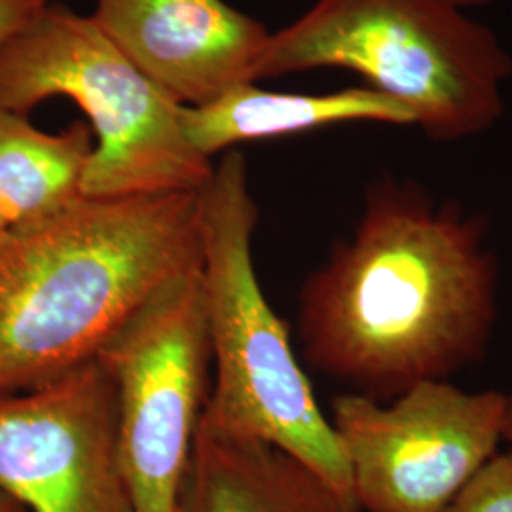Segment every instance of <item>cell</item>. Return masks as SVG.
Returning <instances> with one entry per match:
<instances>
[{"label": "cell", "instance_id": "obj_1", "mask_svg": "<svg viewBox=\"0 0 512 512\" xmlns=\"http://www.w3.org/2000/svg\"><path fill=\"white\" fill-rule=\"evenodd\" d=\"M497 293L480 217L418 184L382 181L366 192L353 234L300 287L296 334L313 370L391 401L482 359Z\"/></svg>", "mask_w": 512, "mask_h": 512}, {"label": "cell", "instance_id": "obj_2", "mask_svg": "<svg viewBox=\"0 0 512 512\" xmlns=\"http://www.w3.org/2000/svg\"><path fill=\"white\" fill-rule=\"evenodd\" d=\"M202 266L200 192L82 198L0 239V397L52 384Z\"/></svg>", "mask_w": 512, "mask_h": 512}, {"label": "cell", "instance_id": "obj_3", "mask_svg": "<svg viewBox=\"0 0 512 512\" xmlns=\"http://www.w3.org/2000/svg\"><path fill=\"white\" fill-rule=\"evenodd\" d=\"M256 220L245 158L228 150L200 192V277L213 357L202 423L281 448L321 476L349 512H359L344 448L296 359L289 327L260 287Z\"/></svg>", "mask_w": 512, "mask_h": 512}, {"label": "cell", "instance_id": "obj_4", "mask_svg": "<svg viewBox=\"0 0 512 512\" xmlns=\"http://www.w3.org/2000/svg\"><path fill=\"white\" fill-rule=\"evenodd\" d=\"M340 67L401 103L435 141L492 128L503 114L511 55L450 0H315L270 33L255 80Z\"/></svg>", "mask_w": 512, "mask_h": 512}, {"label": "cell", "instance_id": "obj_5", "mask_svg": "<svg viewBox=\"0 0 512 512\" xmlns=\"http://www.w3.org/2000/svg\"><path fill=\"white\" fill-rule=\"evenodd\" d=\"M50 97L86 112L95 139L86 198L202 192L215 165L186 135L183 105L141 73L92 16L52 0L0 48V109Z\"/></svg>", "mask_w": 512, "mask_h": 512}, {"label": "cell", "instance_id": "obj_6", "mask_svg": "<svg viewBox=\"0 0 512 512\" xmlns=\"http://www.w3.org/2000/svg\"><path fill=\"white\" fill-rule=\"evenodd\" d=\"M200 268L152 294L95 357L116 389L120 456L135 512L179 511L211 393Z\"/></svg>", "mask_w": 512, "mask_h": 512}, {"label": "cell", "instance_id": "obj_7", "mask_svg": "<svg viewBox=\"0 0 512 512\" xmlns=\"http://www.w3.org/2000/svg\"><path fill=\"white\" fill-rule=\"evenodd\" d=\"M507 393L421 382L391 401L344 393L330 423L359 512H444L505 442Z\"/></svg>", "mask_w": 512, "mask_h": 512}, {"label": "cell", "instance_id": "obj_8", "mask_svg": "<svg viewBox=\"0 0 512 512\" xmlns=\"http://www.w3.org/2000/svg\"><path fill=\"white\" fill-rule=\"evenodd\" d=\"M0 490L29 512H135L116 389L97 359L0 397Z\"/></svg>", "mask_w": 512, "mask_h": 512}, {"label": "cell", "instance_id": "obj_9", "mask_svg": "<svg viewBox=\"0 0 512 512\" xmlns=\"http://www.w3.org/2000/svg\"><path fill=\"white\" fill-rule=\"evenodd\" d=\"M93 19L129 61L183 107L256 82L268 29L224 0H95Z\"/></svg>", "mask_w": 512, "mask_h": 512}, {"label": "cell", "instance_id": "obj_10", "mask_svg": "<svg viewBox=\"0 0 512 512\" xmlns=\"http://www.w3.org/2000/svg\"><path fill=\"white\" fill-rule=\"evenodd\" d=\"M177 512H349L306 463L200 423Z\"/></svg>", "mask_w": 512, "mask_h": 512}, {"label": "cell", "instance_id": "obj_11", "mask_svg": "<svg viewBox=\"0 0 512 512\" xmlns=\"http://www.w3.org/2000/svg\"><path fill=\"white\" fill-rule=\"evenodd\" d=\"M349 122L414 126V116L395 99L368 86L300 95L260 90L255 82L236 86L202 107L183 109L186 135L207 158L247 141L289 137Z\"/></svg>", "mask_w": 512, "mask_h": 512}, {"label": "cell", "instance_id": "obj_12", "mask_svg": "<svg viewBox=\"0 0 512 512\" xmlns=\"http://www.w3.org/2000/svg\"><path fill=\"white\" fill-rule=\"evenodd\" d=\"M93 148L84 122L46 133L27 114L0 109V213L8 228L52 219L80 202Z\"/></svg>", "mask_w": 512, "mask_h": 512}, {"label": "cell", "instance_id": "obj_13", "mask_svg": "<svg viewBox=\"0 0 512 512\" xmlns=\"http://www.w3.org/2000/svg\"><path fill=\"white\" fill-rule=\"evenodd\" d=\"M444 512H512V450L497 452Z\"/></svg>", "mask_w": 512, "mask_h": 512}, {"label": "cell", "instance_id": "obj_14", "mask_svg": "<svg viewBox=\"0 0 512 512\" xmlns=\"http://www.w3.org/2000/svg\"><path fill=\"white\" fill-rule=\"evenodd\" d=\"M50 0H0V48Z\"/></svg>", "mask_w": 512, "mask_h": 512}, {"label": "cell", "instance_id": "obj_15", "mask_svg": "<svg viewBox=\"0 0 512 512\" xmlns=\"http://www.w3.org/2000/svg\"><path fill=\"white\" fill-rule=\"evenodd\" d=\"M0 512H29L16 499H12L6 492L0 490Z\"/></svg>", "mask_w": 512, "mask_h": 512}, {"label": "cell", "instance_id": "obj_16", "mask_svg": "<svg viewBox=\"0 0 512 512\" xmlns=\"http://www.w3.org/2000/svg\"><path fill=\"white\" fill-rule=\"evenodd\" d=\"M503 439L511 446L512 450V393H507V414H505V429H503Z\"/></svg>", "mask_w": 512, "mask_h": 512}, {"label": "cell", "instance_id": "obj_17", "mask_svg": "<svg viewBox=\"0 0 512 512\" xmlns=\"http://www.w3.org/2000/svg\"><path fill=\"white\" fill-rule=\"evenodd\" d=\"M452 4H456L458 8H465V6H480V4H488L494 0H450Z\"/></svg>", "mask_w": 512, "mask_h": 512}, {"label": "cell", "instance_id": "obj_18", "mask_svg": "<svg viewBox=\"0 0 512 512\" xmlns=\"http://www.w3.org/2000/svg\"><path fill=\"white\" fill-rule=\"evenodd\" d=\"M6 232H8V222L4 220V217H2V213H0V239L6 236Z\"/></svg>", "mask_w": 512, "mask_h": 512}]
</instances>
